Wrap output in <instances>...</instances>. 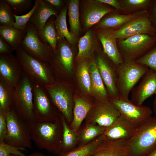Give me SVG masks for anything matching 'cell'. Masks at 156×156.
<instances>
[{"label":"cell","instance_id":"6da1fadb","mask_svg":"<svg viewBox=\"0 0 156 156\" xmlns=\"http://www.w3.org/2000/svg\"><path fill=\"white\" fill-rule=\"evenodd\" d=\"M63 132L61 115L52 121L36 122L31 126V138L39 148L58 155Z\"/></svg>","mask_w":156,"mask_h":156},{"label":"cell","instance_id":"7a4b0ae2","mask_svg":"<svg viewBox=\"0 0 156 156\" xmlns=\"http://www.w3.org/2000/svg\"><path fill=\"white\" fill-rule=\"evenodd\" d=\"M117 44L124 62H134L156 45V33L140 34L117 39Z\"/></svg>","mask_w":156,"mask_h":156},{"label":"cell","instance_id":"3957f363","mask_svg":"<svg viewBox=\"0 0 156 156\" xmlns=\"http://www.w3.org/2000/svg\"><path fill=\"white\" fill-rule=\"evenodd\" d=\"M12 107L17 113L31 126L36 122L34 111L31 81L24 72L14 87Z\"/></svg>","mask_w":156,"mask_h":156},{"label":"cell","instance_id":"277c9868","mask_svg":"<svg viewBox=\"0 0 156 156\" xmlns=\"http://www.w3.org/2000/svg\"><path fill=\"white\" fill-rule=\"evenodd\" d=\"M128 144L130 156H147L156 149V116H151L137 129Z\"/></svg>","mask_w":156,"mask_h":156},{"label":"cell","instance_id":"5b68a950","mask_svg":"<svg viewBox=\"0 0 156 156\" xmlns=\"http://www.w3.org/2000/svg\"><path fill=\"white\" fill-rule=\"evenodd\" d=\"M7 133L4 142L16 146L32 148L31 126L13 107L6 112Z\"/></svg>","mask_w":156,"mask_h":156},{"label":"cell","instance_id":"8992f818","mask_svg":"<svg viewBox=\"0 0 156 156\" xmlns=\"http://www.w3.org/2000/svg\"><path fill=\"white\" fill-rule=\"evenodd\" d=\"M16 51L23 72L31 80L44 87L54 83L49 64L29 55L20 47Z\"/></svg>","mask_w":156,"mask_h":156},{"label":"cell","instance_id":"52a82bcc","mask_svg":"<svg viewBox=\"0 0 156 156\" xmlns=\"http://www.w3.org/2000/svg\"><path fill=\"white\" fill-rule=\"evenodd\" d=\"M117 68L119 95L127 98L136 84L149 69L143 64L135 62H124L117 66Z\"/></svg>","mask_w":156,"mask_h":156},{"label":"cell","instance_id":"ba28073f","mask_svg":"<svg viewBox=\"0 0 156 156\" xmlns=\"http://www.w3.org/2000/svg\"><path fill=\"white\" fill-rule=\"evenodd\" d=\"M109 99L119 111L121 116L136 129L151 117L153 112L149 107L137 106L129 98L119 96Z\"/></svg>","mask_w":156,"mask_h":156},{"label":"cell","instance_id":"9c48e42d","mask_svg":"<svg viewBox=\"0 0 156 156\" xmlns=\"http://www.w3.org/2000/svg\"><path fill=\"white\" fill-rule=\"evenodd\" d=\"M31 80L34 111L36 122L49 121L55 119L59 116L56 112V110H58L52 101L45 87Z\"/></svg>","mask_w":156,"mask_h":156},{"label":"cell","instance_id":"30bf717a","mask_svg":"<svg viewBox=\"0 0 156 156\" xmlns=\"http://www.w3.org/2000/svg\"><path fill=\"white\" fill-rule=\"evenodd\" d=\"M20 47L29 55L49 64L51 62L54 51L48 44L43 42L38 31L31 23L27 24Z\"/></svg>","mask_w":156,"mask_h":156},{"label":"cell","instance_id":"8fae6325","mask_svg":"<svg viewBox=\"0 0 156 156\" xmlns=\"http://www.w3.org/2000/svg\"><path fill=\"white\" fill-rule=\"evenodd\" d=\"M120 117L119 111L109 99L97 100L86 117V123L106 128Z\"/></svg>","mask_w":156,"mask_h":156},{"label":"cell","instance_id":"7c38bea8","mask_svg":"<svg viewBox=\"0 0 156 156\" xmlns=\"http://www.w3.org/2000/svg\"><path fill=\"white\" fill-rule=\"evenodd\" d=\"M53 103L67 122L73 119V102L70 92L66 86L55 83L45 87Z\"/></svg>","mask_w":156,"mask_h":156},{"label":"cell","instance_id":"4fadbf2b","mask_svg":"<svg viewBox=\"0 0 156 156\" xmlns=\"http://www.w3.org/2000/svg\"><path fill=\"white\" fill-rule=\"evenodd\" d=\"M105 53L99 54L95 62L99 73L105 86L109 98L119 96L117 88L118 72L117 66Z\"/></svg>","mask_w":156,"mask_h":156},{"label":"cell","instance_id":"5bb4252c","mask_svg":"<svg viewBox=\"0 0 156 156\" xmlns=\"http://www.w3.org/2000/svg\"><path fill=\"white\" fill-rule=\"evenodd\" d=\"M107 31L112 37L116 39H124L140 34L156 33L149 20L148 12L117 30Z\"/></svg>","mask_w":156,"mask_h":156},{"label":"cell","instance_id":"9a60e30c","mask_svg":"<svg viewBox=\"0 0 156 156\" xmlns=\"http://www.w3.org/2000/svg\"><path fill=\"white\" fill-rule=\"evenodd\" d=\"M23 73L16 56L12 53L0 54V78L7 84L14 88Z\"/></svg>","mask_w":156,"mask_h":156},{"label":"cell","instance_id":"2e32d148","mask_svg":"<svg viewBox=\"0 0 156 156\" xmlns=\"http://www.w3.org/2000/svg\"><path fill=\"white\" fill-rule=\"evenodd\" d=\"M156 90V72L149 69L139 84L132 90L131 101L137 106H142L146 99L155 94Z\"/></svg>","mask_w":156,"mask_h":156},{"label":"cell","instance_id":"e0dca14e","mask_svg":"<svg viewBox=\"0 0 156 156\" xmlns=\"http://www.w3.org/2000/svg\"><path fill=\"white\" fill-rule=\"evenodd\" d=\"M52 62L57 70L70 75L73 71V54L69 43L65 38L58 40L56 51Z\"/></svg>","mask_w":156,"mask_h":156},{"label":"cell","instance_id":"ac0fdd59","mask_svg":"<svg viewBox=\"0 0 156 156\" xmlns=\"http://www.w3.org/2000/svg\"><path fill=\"white\" fill-rule=\"evenodd\" d=\"M148 12L143 10L130 14H123L115 10L104 16L97 24V27L98 29L115 30L129 21L143 16Z\"/></svg>","mask_w":156,"mask_h":156},{"label":"cell","instance_id":"d6986e66","mask_svg":"<svg viewBox=\"0 0 156 156\" xmlns=\"http://www.w3.org/2000/svg\"><path fill=\"white\" fill-rule=\"evenodd\" d=\"M83 10V21L86 28L98 24L105 15L116 9L98 0L89 1Z\"/></svg>","mask_w":156,"mask_h":156},{"label":"cell","instance_id":"ffe728a7","mask_svg":"<svg viewBox=\"0 0 156 156\" xmlns=\"http://www.w3.org/2000/svg\"><path fill=\"white\" fill-rule=\"evenodd\" d=\"M137 129L121 116L106 128L103 135L105 138L109 140L129 141L134 135Z\"/></svg>","mask_w":156,"mask_h":156},{"label":"cell","instance_id":"44dd1931","mask_svg":"<svg viewBox=\"0 0 156 156\" xmlns=\"http://www.w3.org/2000/svg\"><path fill=\"white\" fill-rule=\"evenodd\" d=\"M130 156L128 141L111 140L104 138L90 156Z\"/></svg>","mask_w":156,"mask_h":156},{"label":"cell","instance_id":"7402d4cb","mask_svg":"<svg viewBox=\"0 0 156 156\" xmlns=\"http://www.w3.org/2000/svg\"><path fill=\"white\" fill-rule=\"evenodd\" d=\"M97 34L103 52L117 66L123 63L117 47V39L112 37L107 30L99 29Z\"/></svg>","mask_w":156,"mask_h":156},{"label":"cell","instance_id":"603a6c76","mask_svg":"<svg viewBox=\"0 0 156 156\" xmlns=\"http://www.w3.org/2000/svg\"><path fill=\"white\" fill-rule=\"evenodd\" d=\"M58 14L57 11L50 4L45 0H41L29 22L39 31L51 16L56 17Z\"/></svg>","mask_w":156,"mask_h":156},{"label":"cell","instance_id":"cb8c5ba5","mask_svg":"<svg viewBox=\"0 0 156 156\" xmlns=\"http://www.w3.org/2000/svg\"><path fill=\"white\" fill-rule=\"evenodd\" d=\"M92 93L97 100L109 98V96L95 61H91L88 64Z\"/></svg>","mask_w":156,"mask_h":156},{"label":"cell","instance_id":"d4e9b609","mask_svg":"<svg viewBox=\"0 0 156 156\" xmlns=\"http://www.w3.org/2000/svg\"><path fill=\"white\" fill-rule=\"evenodd\" d=\"M73 119L70 128L77 132L81 123L93 106V105L84 98L80 97L74 99Z\"/></svg>","mask_w":156,"mask_h":156},{"label":"cell","instance_id":"484cf974","mask_svg":"<svg viewBox=\"0 0 156 156\" xmlns=\"http://www.w3.org/2000/svg\"><path fill=\"white\" fill-rule=\"evenodd\" d=\"M26 32L13 26L0 25V37L11 47L12 51H16L20 46L21 43Z\"/></svg>","mask_w":156,"mask_h":156},{"label":"cell","instance_id":"4316f807","mask_svg":"<svg viewBox=\"0 0 156 156\" xmlns=\"http://www.w3.org/2000/svg\"><path fill=\"white\" fill-rule=\"evenodd\" d=\"M67 11V7L63 8L56 17L54 23L58 41L64 38L69 44H73L76 41V37L68 30L66 20Z\"/></svg>","mask_w":156,"mask_h":156},{"label":"cell","instance_id":"83f0119b","mask_svg":"<svg viewBox=\"0 0 156 156\" xmlns=\"http://www.w3.org/2000/svg\"><path fill=\"white\" fill-rule=\"evenodd\" d=\"M106 128L96 124L86 123L82 129L77 132L78 146L87 144L103 135Z\"/></svg>","mask_w":156,"mask_h":156},{"label":"cell","instance_id":"f1b7e54d","mask_svg":"<svg viewBox=\"0 0 156 156\" xmlns=\"http://www.w3.org/2000/svg\"><path fill=\"white\" fill-rule=\"evenodd\" d=\"M53 16L48 19L43 27L40 30L38 31V32L41 41L44 43L49 44L54 53L57 49L58 40L55 20L52 19Z\"/></svg>","mask_w":156,"mask_h":156},{"label":"cell","instance_id":"f546056e","mask_svg":"<svg viewBox=\"0 0 156 156\" xmlns=\"http://www.w3.org/2000/svg\"><path fill=\"white\" fill-rule=\"evenodd\" d=\"M96 43L92 31L89 30L87 31L79 40L78 58L91 57L96 46Z\"/></svg>","mask_w":156,"mask_h":156},{"label":"cell","instance_id":"4dcf8cb0","mask_svg":"<svg viewBox=\"0 0 156 156\" xmlns=\"http://www.w3.org/2000/svg\"><path fill=\"white\" fill-rule=\"evenodd\" d=\"M63 132L60 152L70 151L76 147L78 144L77 133L69 127L64 116L62 115Z\"/></svg>","mask_w":156,"mask_h":156},{"label":"cell","instance_id":"1f68e13d","mask_svg":"<svg viewBox=\"0 0 156 156\" xmlns=\"http://www.w3.org/2000/svg\"><path fill=\"white\" fill-rule=\"evenodd\" d=\"M103 138L102 135L87 144L79 146L70 151L61 153L58 156H90Z\"/></svg>","mask_w":156,"mask_h":156},{"label":"cell","instance_id":"d6a6232c","mask_svg":"<svg viewBox=\"0 0 156 156\" xmlns=\"http://www.w3.org/2000/svg\"><path fill=\"white\" fill-rule=\"evenodd\" d=\"M79 5V0H71L69 1L68 6L70 32L75 37L79 34L80 30Z\"/></svg>","mask_w":156,"mask_h":156},{"label":"cell","instance_id":"836d02e7","mask_svg":"<svg viewBox=\"0 0 156 156\" xmlns=\"http://www.w3.org/2000/svg\"><path fill=\"white\" fill-rule=\"evenodd\" d=\"M122 8L121 13L128 14L143 10L148 11L151 0H119Z\"/></svg>","mask_w":156,"mask_h":156},{"label":"cell","instance_id":"e575fe53","mask_svg":"<svg viewBox=\"0 0 156 156\" xmlns=\"http://www.w3.org/2000/svg\"><path fill=\"white\" fill-rule=\"evenodd\" d=\"M14 88L0 78V109L5 113L12 107Z\"/></svg>","mask_w":156,"mask_h":156},{"label":"cell","instance_id":"d590c367","mask_svg":"<svg viewBox=\"0 0 156 156\" xmlns=\"http://www.w3.org/2000/svg\"><path fill=\"white\" fill-rule=\"evenodd\" d=\"M77 77L78 83L82 91L86 94L92 93L90 75L88 64L85 62L80 63L77 70Z\"/></svg>","mask_w":156,"mask_h":156},{"label":"cell","instance_id":"8d00e7d4","mask_svg":"<svg viewBox=\"0 0 156 156\" xmlns=\"http://www.w3.org/2000/svg\"><path fill=\"white\" fill-rule=\"evenodd\" d=\"M15 22L14 14L4 0H0V25L13 26Z\"/></svg>","mask_w":156,"mask_h":156},{"label":"cell","instance_id":"74e56055","mask_svg":"<svg viewBox=\"0 0 156 156\" xmlns=\"http://www.w3.org/2000/svg\"><path fill=\"white\" fill-rule=\"evenodd\" d=\"M41 1V0H35L32 8L25 14L18 15L14 14L15 22L13 26V27L19 30H25L31 18Z\"/></svg>","mask_w":156,"mask_h":156},{"label":"cell","instance_id":"f35d334b","mask_svg":"<svg viewBox=\"0 0 156 156\" xmlns=\"http://www.w3.org/2000/svg\"><path fill=\"white\" fill-rule=\"evenodd\" d=\"M10 6L14 14H21L27 11L31 7L33 1L31 0H4Z\"/></svg>","mask_w":156,"mask_h":156},{"label":"cell","instance_id":"ab89813d","mask_svg":"<svg viewBox=\"0 0 156 156\" xmlns=\"http://www.w3.org/2000/svg\"><path fill=\"white\" fill-rule=\"evenodd\" d=\"M134 62L143 64L156 72V45Z\"/></svg>","mask_w":156,"mask_h":156},{"label":"cell","instance_id":"60d3db41","mask_svg":"<svg viewBox=\"0 0 156 156\" xmlns=\"http://www.w3.org/2000/svg\"><path fill=\"white\" fill-rule=\"evenodd\" d=\"M26 151L23 147L14 146L4 142H0V156H9L13 155L17 156H25L22 151Z\"/></svg>","mask_w":156,"mask_h":156},{"label":"cell","instance_id":"b9f144b4","mask_svg":"<svg viewBox=\"0 0 156 156\" xmlns=\"http://www.w3.org/2000/svg\"><path fill=\"white\" fill-rule=\"evenodd\" d=\"M7 133L6 113L0 109V142H4Z\"/></svg>","mask_w":156,"mask_h":156},{"label":"cell","instance_id":"7bdbcfd3","mask_svg":"<svg viewBox=\"0 0 156 156\" xmlns=\"http://www.w3.org/2000/svg\"><path fill=\"white\" fill-rule=\"evenodd\" d=\"M148 14L151 23L156 32V0H151Z\"/></svg>","mask_w":156,"mask_h":156},{"label":"cell","instance_id":"ee69618b","mask_svg":"<svg viewBox=\"0 0 156 156\" xmlns=\"http://www.w3.org/2000/svg\"><path fill=\"white\" fill-rule=\"evenodd\" d=\"M100 2L106 4L114 8L119 13L122 11V8L119 0H98Z\"/></svg>","mask_w":156,"mask_h":156},{"label":"cell","instance_id":"f6af8a7d","mask_svg":"<svg viewBox=\"0 0 156 156\" xmlns=\"http://www.w3.org/2000/svg\"><path fill=\"white\" fill-rule=\"evenodd\" d=\"M13 51L10 46L0 37V54L12 53Z\"/></svg>","mask_w":156,"mask_h":156},{"label":"cell","instance_id":"bcb514c9","mask_svg":"<svg viewBox=\"0 0 156 156\" xmlns=\"http://www.w3.org/2000/svg\"><path fill=\"white\" fill-rule=\"evenodd\" d=\"M55 9H59L62 6L63 1L61 0H45Z\"/></svg>","mask_w":156,"mask_h":156},{"label":"cell","instance_id":"7dc6e473","mask_svg":"<svg viewBox=\"0 0 156 156\" xmlns=\"http://www.w3.org/2000/svg\"><path fill=\"white\" fill-rule=\"evenodd\" d=\"M29 156H46L44 154L41 152L36 151L30 153Z\"/></svg>","mask_w":156,"mask_h":156},{"label":"cell","instance_id":"c3c4849f","mask_svg":"<svg viewBox=\"0 0 156 156\" xmlns=\"http://www.w3.org/2000/svg\"><path fill=\"white\" fill-rule=\"evenodd\" d=\"M153 112L155 116H156V102L154 101L153 104Z\"/></svg>","mask_w":156,"mask_h":156},{"label":"cell","instance_id":"681fc988","mask_svg":"<svg viewBox=\"0 0 156 156\" xmlns=\"http://www.w3.org/2000/svg\"><path fill=\"white\" fill-rule=\"evenodd\" d=\"M147 156H156V149L153 151Z\"/></svg>","mask_w":156,"mask_h":156},{"label":"cell","instance_id":"f907efd6","mask_svg":"<svg viewBox=\"0 0 156 156\" xmlns=\"http://www.w3.org/2000/svg\"><path fill=\"white\" fill-rule=\"evenodd\" d=\"M155 100H154V101L156 102V91L155 92Z\"/></svg>","mask_w":156,"mask_h":156},{"label":"cell","instance_id":"816d5d0a","mask_svg":"<svg viewBox=\"0 0 156 156\" xmlns=\"http://www.w3.org/2000/svg\"><path fill=\"white\" fill-rule=\"evenodd\" d=\"M9 156H17L13 155H10Z\"/></svg>","mask_w":156,"mask_h":156}]
</instances>
